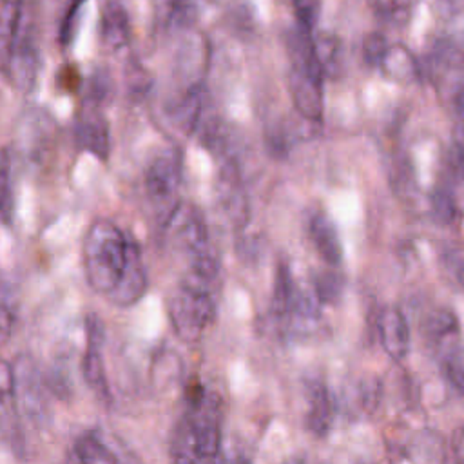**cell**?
I'll list each match as a JSON object with an SVG mask.
<instances>
[{"instance_id": "obj_1", "label": "cell", "mask_w": 464, "mask_h": 464, "mask_svg": "<svg viewBox=\"0 0 464 464\" xmlns=\"http://www.w3.org/2000/svg\"><path fill=\"white\" fill-rule=\"evenodd\" d=\"M130 236L114 221L94 219L82 243V263L89 288L96 294L109 295L120 283L129 252Z\"/></svg>"}, {"instance_id": "obj_2", "label": "cell", "mask_w": 464, "mask_h": 464, "mask_svg": "<svg viewBox=\"0 0 464 464\" xmlns=\"http://www.w3.org/2000/svg\"><path fill=\"white\" fill-rule=\"evenodd\" d=\"M290 72L288 89L295 111L308 121L323 116V67L315 56L312 31L295 27L286 40Z\"/></svg>"}, {"instance_id": "obj_3", "label": "cell", "mask_w": 464, "mask_h": 464, "mask_svg": "<svg viewBox=\"0 0 464 464\" xmlns=\"http://www.w3.org/2000/svg\"><path fill=\"white\" fill-rule=\"evenodd\" d=\"M221 399L199 382H192L187 390V410L181 419L178 446L216 462L221 451Z\"/></svg>"}, {"instance_id": "obj_4", "label": "cell", "mask_w": 464, "mask_h": 464, "mask_svg": "<svg viewBox=\"0 0 464 464\" xmlns=\"http://www.w3.org/2000/svg\"><path fill=\"white\" fill-rule=\"evenodd\" d=\"M167 310L174 334L185 343H198L214 323L218 306L210 285L188 276L170 294Z\"/></svg>"}, {"instance_id": "obj_5", "label": "cell", "mask_w": 464, "mask_h": 464, "mask_svg": "<svg viewBox=\"0 0 464 464\" xmlns=\"http://www.w3.org/2000/svg\"><path fill=\"white\" fill-rule=\"evenodd\" d=\"M181 187V152L165 149L158 152L147 165L143 174L145 196L154 212L156 225L163 230L165 223L178 208Z\"/></svg>"}, {"instance_id": "obj_6", "label": "cell", "mask_w": 464, "mask_h": 464, "mask_svg": "<svg viewBox=\"0 0 464 464\" xmlns=\"http://www.w3.org/2000/svg\"><path fill=\"white\" fill-rule=\"evenodd\" d=\"M169 243L179 250L188 263L216 252L201 210L192 203H179L163 227Z\"/></svg>"}, {"instance_id": "obj_7", "label": "cell", "mask_w": 464, "mask_h": 464, "mask_svg": "<svg viewBox=\"0 0 464 464\" xmlns=\"http://www.w3.org/2000/svg\"><path fill=\"white\" fill-rule=\"evenodd\" d=\"M13 392L18 413L42 428L49 424V401L45 379L29 355H20L11 366Z\"/></svg>"}, {"instance_id": "obj_8", "label": "cell", "mask_w": 464, "mask_h": 464, "mask_svg": "<svg viewBox=\"0 0 464 464\" xmlns=\"http://www.w3.org/2000/svg\"><path fill=\"white\" fill-rule=\"evenodd\" d=\"M426 65L437 94L453 105L464 94V49L450 38L439 40L433 44Z\"/></svg>"}, {"instance_id": "obj_9", "label": "cell", "mask_w": 464, "mask_h": 464, "mask_svg": "<svg viewBox=\"0 0 464 464\" xmlns=\"http://www.w3.org/2000/svg\"><path fill=\"white\" fill-rule=\"evenodd\" d=\"M105 328L98 315L85 317V350L82 357V377L89 390L105 404L111 402V388L103 362Z\"/></svg>"}, {"instance_id": "obj_10", "label": "cell", "mask_w": 464, "mask_h": 464, "mask_svg": "<svg viewBox=\"0 0 464 464\" xmlns=\"http://www.w3.org/2000/svg\"><path fill=\"white\" fill-rule=\"evenodd\" d=\"M72 134H74L76 145L82 150L96 156L102 161L109 158V149H111L109 123L100 111V103L89 102V100L85 102L80 116L76 118Z\"/></svg>"}, {"instance_id": "obj_11", "label": "cell", "mask_w": 464, "mask_h": 464, "mask_svg": "<svg viewBox=\"0 0 464 464\" xmlns=\"http://www.w3.org/2000/svg\"><path fill=\"white\" fill-rule=\"evenodd\" d=\"M147 285H149V279H147L141 248H140L138 241L130 236L127 263H125L121 279H120L118 286L107 295V299L118 308L134 306L145 295Z\"/></svg>"}, {"instance_id": "obj_12", "label": "cell", "mask_w": 464, "mask_h": 464, "mask_svg": "<svg viewBox=\"0 0 464 464\" xmlns=\"http://www.w3.org/2000/svg\"><path fill=\"white\" fill-rule=\"evenodd\" d=\"M5 74L20 92H29L38 76V47L31 29L24 24L11 53Z\"/></svg>"}, {"instance_id": "obj_13", "label": "cell", "mask_w": 464, "mask_h": 464, "mask_svg": "<svg viewBox=\"0 0 464 464\" xmlns=\"http://www.w3.org/2000/svg\"><path fill=\"white\" fill-rule=\"evenodd\" d=\"M218 198L221 201L223 210L228 218L237 225L243 227L248 218V203L246 194L241 183V174L234 160L223 158L219 174H218Z\"/></svg>"}, {"instance_id": "obj_14", "label": "cell", "mask_w": 464, "mask_h": 464, "mask_svg": "<svg viewBox=\"0 0 464 464\" xmlns=\"http://www.w3.org/2000/svg\"><path fill=\"white\" fill-rule=\"evenodd\" d=\"M304 397H306V428L317 435L324 437L335 417V401L326 382L319 377L308 379L304 382Z\"/></svg>"}, {"instance_id": "obj_15", "label": "cell", "mask_w": 464, "mask_h": 464, "mask_svg": "<svg viewBox=\"0 0 464 464\" xmlns=\"http://www.w3.org/2000/svg\"><path fill=\"white\" fill-rule=\"evenodd\" d=\"M377 334L382 350L393 361H404L410 352V326L397 306H386L377 319Z\"/></svg>"}, {"instance_id": "obj_16", "label": "cell", "mask_w": 464, "mask_h": 464, "mask_svg": "<svg viewBox=\"0 0 464 464\" xmlns=\"http://www.w3.org/2000/svg\"><path fill=\"white\" fill-rule=\"evenodd\" d=\"M130 36L129 14L121 2L105 0L100 14V40L109 51L121 49Z\"/></svg>"}, {"instance_id": "obj_17", "label": "cell", "mask_w": 464, "mask_h": 464, "mask_svg": "<svg viewBox=\"0 0 464 464\" xmlns=\"http://www.w3.org/2000/svg\"><path fill=\"white\" fill-rule=\"evenodd\" d=\"M308 234L319 257L328 266H337L343 259V246L334 221L326 214L315 212L308 221Z\"/></svg>"}, {"instance_id": "obj_18", "label": "cell", "mask_w": 464, "mask_h": 464, "mask_svg": "<svg viewBox=\"0 0 464 464\" xmlns=\"http://www.w3.org/2000/svg\"><path fill=\"white\" fill-rule=\"evenodd\" d=\"M24 25V0H0V72H5Z\"/></svg>"}, {"instance_id": "obj_19", "label": "cell", "mask_w": 464, "mask_h": 464, "mask_svg": "<svg viewBox=\"0 0 464 464\" xmlns=\"http://www.w3.org/2000/svg\"><path fill=\"white\" fill-rule=\"evenodd\" d=\"M379 69L382 71V74L401 85H410L415 83L420 76V65L417 62V58L401 44H393L388 45Z\"/></svg>"}, {"instance_id": "obj_20", "label": "cell", "mask_w": 464, "mask_h": 464, "mask_svg": "<svg viewBox=\"0 0 464 464\" xmlns=\"http://www.w3.org/2000/svg\"><path fill=\"white\" fill-rule=\"evenodd\" d=\"M18 408L13 392L11 366L0 361V437L11 444H18Z\"/></svg>"}, {"instance_id": "obj_21", "label": "cell", "mask_w": 464, "mask_h": 464, "mask_svg": "<svg viewBox=\"0 0 464 464\" xmlns=\"http://www.w3.org/2000/svg\"><path fill=\"white\" fill-rule=\"evenodd\" d=\"M448 450L440 433L433 430L415 431L406 442V459L411 464H446Z\"/></svg>"}, {"instance_id": "obj_22", "label": "cell", "mask_w": 464, "mask_h": 464, "mask_svg": "<svg viewBox=\"0 0 464 464\" xmlns=\"http://www.w3.org/2000/svg\"><path fill=\"white\" fill-rule=\"evenodd\" d=\"M297 288L299 286L294 281L290 266L285 261H281L277 265L276 276H274L270 310H272V315L279 323H283V324L290 323L294 303H295V295H297Z\"/></svg>"}, {"instance_id": "obj_23", "label": "cell", "mask_w": 464, "mask_h": 464, "mask_svg": "<svg viewBox=\"0 0 464 464\" xmlns=\"http://www.w3.org/2000/svg\"><path fill=\"white\" fill-rule=\"evenodd\" d=\"M78 464H123L112 446L98 431H85L74 442Z\"/></svg>"}, {"instance_id": "obj_24", "label": "cell", "mask_w": 464, "mask_h": 464, "mask_svg": "<svg viewBox=\"0 0 464 464\" xmlns=\"http://www.w3.org/2000/svg\"><path fill=\"white\" fill-rule=\"evenodd\" d=\"M199 14V0H165L163 25L169 31L188 29Z\"/></svg>"}, {"instance_id": "obj_25", "label": "cell", "mask_w": 464, "mask_h": 464, "mask_svg": "<svg viewBox=\"0 0 464 464\" xmlns=\"http://www.w3.org/2000/svg\"><path fill=\"white\" fill-rule=\"evenodd\" d=\"M14 210L13 181H11V161L5 150H0V225H11Z\"/></svg>"}, {"instance_id": "obj_26", "label": "cell", "mask_w": 464, "mask_h": 464, "mask_svg": "<svg viewBox=\"0 0 464 464\" xmlns=\"http://www.w3.org/2000/svg\"><path fill=\"white\" fill-rule=\"evenodd\" d=\"M314 49H315V56L323 67L324 76L326 74H334L339 67L341 62V44L335 36L332 34H321L317 38H314Z\"/></svg>"}, {"instance_id": "obj_27", "label": "cell", "mask_w": 464, "mask_h": 464, "mask_svg": "<svg viewBox=\"0 0 464 464\" xmlns=\"http://www.w3.org/2000/svg\"><path fill=\"white\" fill-rule=\"evenodd\" d=\"M442 372L451 388L464 395V350L451 346L442 357Z\"/></svg>"}, {"instance_id": "obj_28", "label": "cell", "mask_w": 464, "mask_h": 464, "mask_svg": "<svg viewBox=\"0 0 464 464\" xmlns=\"http://www.w3.org/2000/svg\"><path fill=\"white\" fill-rule=\"evenodd\" d=\"M312 290H314V294H315V297L319 299L321 304L334 303V301H337V299L341 297V292H343V279H341V276H337L334 270L319 272V274L314 277Z\"/></svg>"}, {"instance_id": "obj_29", "label": "cell", "mask_w": 464, "mask_h": 464, "mask_svg": "<svg viewBox=\"0 0 464 464\" xmlns=\"http://www.w3.org/2000/svg\"><path fill=\"white\" fill-rule=\"evenodd\" d=\"M426 326V334L439 341L442 337H451L453 334H457L459 330V323H457V317L450 312V310H435L424 323Z\"/></svg>"}, {"instance_id": "obj_30", "label": "cell", "mask_w": 464, "mask_h": 464, "mask_svg": "<svg viewBox=\"0 0 464 464\" xmlns=\"http://www.w3.org/2000/svg\"><path fill=\"white\" fill-rule=\"evenodd\" d=\"M14 326V297L7 283L0 281V346L9 339Z\"/></svg>"}, {"instance_id": "obj_31", "label": "cell", "mask_w": 464, "mask_h": 464, "mask_svg": "<svg viewBox=\"0 0 464 464\" xmlns=\"http://www.w3.org/2000/svg\"><path fill=\"white\" fill-rule=\"evenodd\" d=\"M430 205H431V212H433V218L439 221V223H451L455 219V214H457V205H455V199L451 196L450 190L446 188H437L431 198H430Z\"/></svg>"}, {"instance_id": "obj_32", "label": "cell", "mask_w": 464, "mask_h": 464, "mask_svg": "<svg viewBox=\"0 0 464 464\" xmlns=\"http://www.w3.org/2000/svg\"><path fill=\"white\" fill-rule=\"evenodd\" d=\"M381 382L379 379H362L355 386V399L362 411L372 413L381 402Z\"/></svg>"}, {"instance_id": "obj_33", "label": "cell", "mask_w": 464, "mask_h": 464, "mask_svg": "<svg viewBox=\"0 0 464 464\" xmlns=\"http://www.w3.org/2000/svg\"><path fill=\"white\" fill-rule=\"evenodd\" d=\"M388 49L386 38L381 33H372L370 36H366L364 44H362V56L370 65L379 67L384 53Z\"/></svg>"}, {"instance_id": "obj_34", "label": "cell", "mask_w": 464, "mask_h": 464, "mask_svg": "<svg viewBox=\"0 0 464 464\" xmlns=\"http://www.w3.org/2000/svg\"><path fill=\"white\" fill-rule=\"evenodd\" d=\"M292 4H294L297 25L306 31H312L317 16V0H292Z\"/></svg>"}, {"instance_id": "obj_35", "label": "cell", "mask_w": 464, "mask_h": 464, "mask_svg": "<svg viewBox=\"0 0 464 464\" xmlns=\"http://www.w3.org/2000/svg\"><path fill=\"white\" fill-rule=\"evenodd\" d=\"M82 5H83V0H74L67 9V14H65L63 24H62V42H63V45H69L72 36H74L76 20H78V14L82 13Z\"/></svg>"}, {"instance_id": "obj_36", "label": "cell", "mask_w": 464, "mask_h": 464, "mask_svg": "<svg viewBox=\"0 0 464 464\" xmlns=\"http://www.w3.org/2000/svg\"><path fill=\"white\" fill-rule=\"evenodd\" d=\"M172 464H214L212 460H205L201 457H198L196 453H192L190 450L178 446L172 457Z\"/></svg>"}, {"instance_id": "obj_37", "label": "cell", "mask_w": 464, "mask_h": 464, "mask_svg": "<svg viewBox=\"0 0 464 464\" xmlns=\"http://www.w3.org/2000/svg\"><path fill=\"white\" fill-rule=\"evenodd\" d=\"M218 464H250L245 457H241V455H236V457H227V459H223L221 462H218Z\"/></svg>"}, {"instance_id": "obj_38", "label": "cell", "mask_w": 464, "mask_h": 464, "mask_svg": "<svg viewBox=\"0 0 464 464\" xmlns=\"http://www.w3.org/2000/svg\"><path fill=\"white\" fill-rule=\"evenodd\" d=\"M283 464H303V460H299V459H290V460H286V462H283Z\"/></svg>"}]
</instances>
